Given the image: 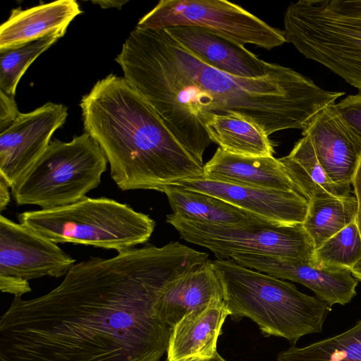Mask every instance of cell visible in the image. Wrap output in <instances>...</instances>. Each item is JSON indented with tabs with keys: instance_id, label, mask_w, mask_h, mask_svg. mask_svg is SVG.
Listing matches in <instances>:
<instances>
[{
	"instance_id": "cell-32",
	"label": "cell",
	"mask_w": 361,
	"mask_h": 361,
	"mask_svg": "<svg viewBox=\"0 0 361 361\" xmlns=\"http://www.w3.org/2000/svg\"><path fill=\"white\" fill-rule=\"evenodd\" d=\"M92 4H98L103 8H116L118 9H121V7L128 2V0L122 1V0H96L91 1Z\"/></svg>"
},
{
	"instance_id": "cell-21",
	"label": "cell",
	"mask_w": 361,
	"mask_h": 361,
	"mask_svg": "<svg viewBox=\"0 0 361 361\" xmlns=\"http://www.w3.org/2000/svg\"><path fill=\"white\" fill-rule=\"evenodd\" d=\"M279 160L298 192L308 202L314 198L341 197L351 193V189L336 185L328 177L307 136H302L290 152Z\"/></svg>"
},
{
	"instance_id": "cell-8",
	"label": "cell",
	"mask_w": 361,
	"mask_h": 361,
	"mask_svg": "<svg viewBox=\"0 0 361 361\" xmlns=\"http://www.w3.org/2000/svg\"><path fill=\"white\" fill-rule=\"evenodd\" d=\"M181 238L207 248L218 259L253 254L311 261L313 243L302 224H280L263 219L240 224H213L166 216Z\"/></svg>"
},
{
	"instance_id": "cell-25",
	"label": "cell",
	"mask_w": 361,
	"mask_h": 361,
	"mask_svg": "<svg viewBox=\"0 0 361 361\" xmlns=\"http://www.w3.org/2000/svg\"><path fill=\"white\" fill-rule=\"evenodd\" d=\"M65 33L56 32L16 49L0 51V90L14 97L18 82L30 64Z\"/></svg>"
},
{
	"instance_id": "cell-13",
	"label": "cell",
	"mask_w": 361,
	"mask_h": 361,
	"mask_svg": "<svg viewBox=\"0 0 361 361\" xmlns=\"http://www.w3.org/2000/svg\"><path fill=\"white\" fill-rule=\"evenodd\" d=\"M335 103L322 109L302 130L314 148L328 177L336 185L351 189L361 158V138L342 118Z\"/></svg>"
},
{
	"instance_id": "cell-14",
	"label": "cell",
	"mask_w": 361,
	"mask_h": 361,
	"mask_svg": "<svg viewBox=\"0 0 361 361\" xmlns=\"http://www.w3.org/2000/svg\"><path fill=\"white\" fill-rule=\"evenodd\" d=\"M174 185L220 198L272 222L302 224L308 209V200L293 190L242 186L204 178L186 180Z\"/></svg>"
},
{
	"instance_id": "cell-12",
	"label": "cell",
	"mask_w": 361,
	"mask_h": 361,
	"mask_svg": "<svg viewBox=\"0 0 361 361\" xmlns=\"http://www.w3.org/2000/svg\"><path fill=\"white\" fill-rule=\"evenodd\" d=\"M232 259L243 267L299 283L331 307L350 302L357 293L358 281L349 269L316 266L310 261L253 254H238Z\"/></svg>"
},
{
	"instance_id": "cell-5",
	"label": "cell",
	"mask_w": 361,
	"mask_h": 361,
	"mask_svg": "<svg viewBox=\"0 0 361 361\" xmlns=\"http://www.w3.org/2000/svg\"><path fill=\"white\" fill-rule=\"evenodd\" d=\"M284 34L305 58L361 91V0H300L288 6Z\"/></svg>"
},
{
	"instance_id": "cell-22",
	"label": "cell",
	"mask_w": 361,
	"mask_h": 361,
	"mask_svg": "<svg viewBox=\"0 0 361 361\" xmlns=\"http://www.w3.org/2000/svg\"><path fill=\"white\" fill-rule=\"evenodd\" d=\"M161 192L166 195L173 214L185 220L226 224L259 218L220 198L178 185L165 186Z\"/></svg>"
},
{
	"instance_id": "cell-15",
	"label": "cell",
	"mask_w": 361,
	"mask_h": 361,
	"mask_svg": "<svg viewBox=\"0 0 361 361\" xmlns=\"http://www.w3.org/2000/svg\"><path fill=\"white\" fill-rule=\"evenodd\" d=\"M164 30L203 61L233 76L258 78L265 76L276 66L259 59L244 46L206 29L174 26Z\"/></svg>"
},
{
	"instance_id": "cell-6",
	"label": "cell",
	"mask_w": 361,
	"mask_h": 361,
	"mask_svg": "<svg viewBox=\"0 0 361 361\" xmlns=\"http://www.w3.org/2000/svg\"><path fill=\"white\" fill-rule=\"evenodd\" d=\"M19 223L55 243L80 244L118 252L145 243L154 221L126 204L85 197L69 205L18 214Z\"/></svg>"
},
{
	"instance_id": "cell-29",
	"label": "cell",
	"mask_w": 361,
	"mask_h": 361,
	"mask_svg": "<svg viewBox=\"0 0 361 361\" xmlns=\"http://www.w3.org/2000/svg\"><path fill=\"white\" fill-rule=\"evenodd\" d=\"M0 289L3 293L13 294L15 297L20 298L31 291L27 280L7 275H0Z\"/></svg>"
},
{
	"instance_id": "cell-23",
	"label": "cell",
	"mask_w": 361,
	"mask_h": 361,
	"mask_svg": "<svg viewBox=\"0 0 361 361\" xmlns=\"http://www.w3.org/2000/svg\"><path fill=\"white\" fill-rule=\"evenodd\" d=\"M357 201L355 195L328 196L309 201L302 226L310 237L314 250L348 224L355 221Z\"/></svg>"
},
{
	"instance_id": "cell-16",
	"label": "cell",
	"mask_w": 361,
	"mask_h": 361,
	"mask_svg": "<svg viewBox=\"0 0 361 361\" xmlns=\"http://www.w3.org/2000/svg\"><path fill=\"white\" fill-rule=\"evenodd\" d=\"M81 12L74 0L13 9L0 26V51L16 49L56 32H66L70 23Z\"/></svg>"
},
{
	"instance_id": "cell-27",
	"label": "cell",
	"mask_w": 361,
	"mask_h": 361,
	"mask_svg": "<svg viewBox=\"0 0 361 361\" xmlns=\"http://www.w3.org/2000/svg\"><path fill=\"white\" fill-rule=\"evenodd\" d=\"M342 118L361 138V93L350 94L335 104Z\"/></svg>"
},
{
	"instance_id": "cell-11",
	"label": "cell",
	"mask_w": 361,
	"mask_h": 361,
	"mask_svg": "<svg viewBox=\"0 0 361 361\" xmlns=\"http://www.w3.org/2000/svg\"><path fill=\"white\" fill-rule=\"evenodd\" d=\"M75 259L56 243L0 216V275L25 280L65 276Z\"/></svg>"
},
{
	"instance_id": "cell-20",
	"label": "cell",
	"mask_w": 361,
	"mask_h": 361,
	"mask_svg": "<svg viewBox=\"0 0 361 361\" xmlns=\"http://www.w3.org/2000/svg\"><path fill=\"white\" fill-rule=\"evenodd\" d=\"M211 141L223 150L238 155L273 156L269 135L255 122L236 114H214L202 124Z\"/></svg>"
},
{
	"instance_id": "cell-31",
	"label": "cell",
	"mask_w": 361,
	"mask_h": 361,
	"mask_svg": "<svg viewBox=\"0 0 361 361\" xmlns=\"http://www.w3.org/2000/svg\"><path fill=\"white\" fill-rule=\"evenodd\" d=\"M11 188L8 183L0 176V212L6 209L11 200L9 189Z\"/></svg>"
},
{
	"instance_id": "cell-19",
	"label": "cell",
	"mask_w": 361,
	"mask_h": 361,
	"mask_svg": "<svg viewBox=\"0 0 361 361\" xmlns=\"http://www.w3.org/2000/svg\"><path fill=\"white\" fill-rule=\"evenodd\" d=\"M214 298H222V288L208 260L170 282L156 303L160 319L171 328L186 314Z\"/></svg>"
},
{
	"instance_id": "cell-4",
	"label": "cell",
	"mask_w": 361,
	"mask_h": 361,
	"mask_svg": "<svg viewBox=\"0 0 361 361\" xmlns=\"http://www.w3.org/2000/svg\"><path fill=\"white\" fill-rule=\"evenodd\" d=\"M232 319L255 322L264 336H280L293 345L318 334L331 311L326 302L301 293L288 282L243 267L233 259L212 261Z\"/></svg>"
},
{
	"instance_id": "cell-26",
	"label": "cell",
	"mask_w": 361,
	"mask_h": 361,
	"mask_svg": "<svg viewBox=\"0 0 361 361\" xmlns=\"http://www.w3.org/2000/svg\"><path fill=\"white\" fill-rule=\"evenodd\" d=\"M360 261L361 235L355 221L315 249L310 262L351 269Z\"/></svg>"
},
{
	"instance_id": "cell-34",
	"label": "cell",
	"mask_w": 361,
	"mask_h": 361,
	"mask_svg": "<svg viewBox=\"0 0 361 361\" xmlns=\"http://www.w3.org/2000/svg\"><path fill=\"white\" fill-rule=\"evenodd\" d=\"M352 275L357 280L361 281V261L357 263L351 269Z\"/></svg>"
},
{
	"instance_id": "cell-7",
	"label": "cell",
	"mask_w": 361,
	"mask_h": 361,
	"mask_svg": "<svg viewBox=\"0 0 361 361\" xmlns=\"http://www.w3.org/2000/svg\"><path fill=\"white\" fill-rule=\"evenodd\" d=\"M107 159L86 132L71 141H51L44 154L11 188L18 205L51 209L75 203L98 187Z\"/></svg>"
},
{
	"instance_id": "cell-3",
	"label": "cell",
	"mask_w": 361,
	"mask_h": 361,
	"mask_svg": "<svg viewBox=\"0 0 361 361\" xmlns=\"http://www.w3.org/2000/svg\"><path fill=\"white\" fill-rule=\"evenodd\" d=\"M80 106L84 128L99 145L122 190H154L202 178L204 164L178 142L123 77L98 80Z\"/></svg>"
},
{
	"instance_id": "cell-30",
	"label": "cell",
	"mask_w": 361,
	"mask_h": 361,
	"mask_svg": "<svg viewBox=\"0 0 361 361\" xmlns=\"http://www.w3.org/2000/svg\"><path fill=\"white\" fill-rule=\"evenodd\" d=\"M352 185L354 195L357 201V212L355 221L361 235V158L354 176Z\"/></svg>"
},
{
	"instance_id": "cell-33",
	"label": "cell",
	"mask_w": 361,
	"mask_h": 361,
	"mask_svg": "<svg viewBox=\"0 0 361 361\" xmlns=\"http://www.w3.org/2000/svg\"><path fill=\"white\" fill-rule=\"evenodd\" d=\"M177 361H226L217 352V350L210 357H192L181 359Z\"/></svg>"
},
{
	"instance_id": "cell-28",
	"label": "cell",
	"mask_w": 361,
	"mask_h": 361,
	"mask_svg": "<svg viewBox=\"0 0 361 361\" xmlns=\"http://www.w3.org/2000/svg\"><path fill=\"white\" fill-rule=\"evenodd\" d=\"M20 114L14 97L0 90V133L11 126Z\"/></svg>"
},
{
	"instance_id": "cell-17",
	"label": "cell",
	"mask_w": 361,
	"mask_h": 361,
	"mask_svg": "<svg viewBox=\"0 0 361 361\" xmlns=\"http://www.w3.org/2000/svg\"><path fill=\"white\" fill-rule=\"evenodd\" d=\"M202 178L242 186L298 192L279 159L238 155L220 147L204 165Z\"/></svg>"
},
{
	"instance_id": "cell-1",
	"label": "cell",
	"mask_w": 361,
	"mask_h": 361,
	"mask_svg": "<svg viewBox=\"0 0 361 361\" xmlns=\"http://www.w3.org/2000/svg\"><path fill=\"white\" fill-rule=\"evenodd\" d=\"M207 260L175 241L75 263L49 293L14 298L0 319V361H159L171 327L157 300Z\"/></svg>"
},
{
	"instance_id": "cell-2",
	"label": "cell",
	"mask_w": 361,
	"mask_h": 361,
	"mask_svg": "<svg viewBox=\"0 0 361 361\" xmlns=\"http://www.w3.org/2000/svg\"><path fill=\"white\" fill-rule=\"evenodd\" d=\"M115 60L125 79L201 164L212 142L202 124L212 115L244 116L270 135L303 130L322 109L345 94L324 90L279 64L258 78L231 75L203 61L164 29L135 27Z\"/></svg>"
},
{
	"instance_id": "cell-9",
	"label": "cell",
	"mask_w": 361,
	"mask_h": 361,
	"mask_svg": "<svg viewBox=\"0 0 361 361\" xmlns=\"http://www.w3.org/2000/svg\"><path fill=\"white\" fill-rule=\"evenodd\" d=\"M174 26L201 27L242 46L251 44L268 50L287 42L283 30L225 0H161L135 27Z\"/></svg>"
},
{
	"instance_id": "cell-24",
	"label": "cell",
	"mask_w": 361,
	"mask_h": 361,
	"mask_svg": "<svg viewBox=\"0 0 361 361\" xmlns=\"http://www.w3.org/2000/svg\"><path fill=\"white\" fill-rule=\"evenodd\" d=\"M277 361H361V320L336 336L302 348L293 345Z\"/></svg>"
},
{
	"instance_id": "cell-10",
	"label": "cell",
	"mask_w": 361,
	"mask_h": 361,
	"mask_svg": "<svg viewBox=\"0 0 361 361\" xmlns=\"http://www.w3.org/2000/svg\"><path fill=\"white\" fill-rule=\"evenodd\" d=\"M67 116V106L47 102L32 111L20 113L11 126L0 133V176L11 189L44 154Z\"/></svg>"
},
{
	"instance_id": "cell-18",
	"label": "cell",
	"mask_w": 361,
	"mask_h": 361,
	"mask_svg": "<svg viewBox=\"0 0 361 361\" xmlns=\"http://www.w3.org/2000/svg\"><path fill=\"white\" fill-rule=\"evenodd\" d=\"M230 315L222 298H214L186 314L171 328L168 361L210 357L216 351L222 325Z\"/></svg>"
}]
</instances>
